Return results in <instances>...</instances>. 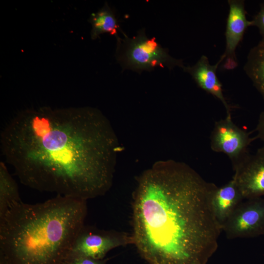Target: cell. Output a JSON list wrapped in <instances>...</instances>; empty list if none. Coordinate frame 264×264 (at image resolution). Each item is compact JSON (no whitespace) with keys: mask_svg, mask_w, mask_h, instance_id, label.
Wrapping results in <instances>:
<instances>
[{"mask_svg":"<svg viewBox=\"0 0 264 264\" xmlns=\"http://www.w3.org/2000/svg\"><path fill=\"white\" fill-rule=\"evenodd\" d=\"M224 60L222 55L216 64L211 65L207 57L202 55L194 65L184 66L183 69L192 77L199 87L219 99L226 110V116L231 117V108L224 96L222 85L216 72L218 66Z\"/></svg>","mask_w":264,"mask_h":264,"instance_id":"obj_10","label":"cell"},{"mask_svg":"<svg viewBox=\"0 0 264 264\" xmlns=\"http://www.w3.org/2000/svg\"><path fill=\"white\" fill-rule=\"evenodd\" d=\"M257 136L262 142V148L264 149V110L261 112L256 127Z\"/></svg>","mask_w":264,"mask_h":264,"instance_id":"obj_17","label":"cell"},{"mask_svg":"<svg viewBox=\"0 0 264 264\" xmlns=\"http://www.w3.org/2000/svg\"><path fill=\"white\" fill-rule=\"evenodd\" d=\"M89 22L92 27L90 36L92 40L104 33L115 36L116 39L119 38L120 26L114 13L107 2L97 12L91 15Z\"/></svg>","mask_w":264,"mask_h":264,"instance_id":"obj_13","label":"cell"},{"mask_svg":"<svg viewBox=\"0 0 264 264\" xmlns=\"http://www.w3.org/2000/svg\"><path fill=\"white\" fill-rule=\"evenodd\" d=\"M87 201L57 195L14 204L0 219V254L10 264H63L85 225Z\"/></svg>","mask_w":264,"mask_h":264,"instance_id":"obj_3","label":"cell"},{"mask_svg":"<svg viewBox=\"0 0 264 264\" xmlns=\"http://www.w3.org/2000/svg\"><path fill=\"white\" fill-rule=\"evenodd\" d=\"M129 244H133L131 234L85 224L77 234L66 261L79 257L102 260L112 249Z\"/></svg>","mask_w":264,"mask_h":264,"instance_id":"obj_5","label":"cell"},{"mask_svg":"<svg viewBox=\"0 0 264 264\" xmlns=\"http://www.w3.org/2000/svg\"><path fill=\"white\" fill-rule=\"evenodd\" d=\"M108 259L96 260L88 257H79L68 260L63 264H106Z\"/></svg>","mask_w":264,"mask_h":264,"instance_id":"obj_16","label":"cell"},{"mask_svg":"<svg viewBox=\"0 0 264 264\" xmlns=\"http://www.w3.org/2000/svg\"></svg>","mask_w":264,"mask_h":264,"instance_id":"obj_19","label":"cell"},{"mask_svg":"<svg viewBox=\"0 0 264 264\" xmlns=\"http://www.w3.org/2000/svg\"><path fill=\"white\" fill-rule=\"evenodd\" d=\"M18 185L3 162L0 163V219L15 204L21 202Z\"/></svg>","mask_w":264,"mask_h":264,"instance_id":"obj_14","label":"cell"},{"mask_svg":"<svg viewBox=\"0 0 264 264\" xmlns=\"http://www.w3.org/2000/svg\"><path fill=\"white\" fill-rule=\"evenodd\" d=\"M210 139L211 150L226 154L232 167L249 154L248 148L253 140L249 133L237 126L228 116L215 122Z\"/></svg>","mask_w":264,"mask_h":264,"instance_id":"obj_7","label":"cell"},{"mask_svg":"<svg viewBox=\"0 0 264 264\" xmlns=\"http://www.w3.org/2000/svg\"><path fill=\"white\" fill-rule=\"evenodd\" d=\"M0 264H10L1 254H0Z\"/></svg>","mask_w":264,"mask_h":264,"instance_id":"obj_18","label":"cell"},{"mask_svg":"<svg viewBox=\"0 0 264 264\" xmlns=\"http://www.w3.org/2000/svg\"><path fill=\"white\" fill-rule=\"evenodd\" d=\"M217 187L173 160L157 161L140 175L131 235L148 264H207L222 231L212 206Z\"/></svg>","mask_w":264,"mask_h":264,"instance_id":"obj_2","label":"cell"},{"mask_svg":"<svg viewBox=\"0 0 264 264\" xmlns=\"http://www.w3.org/2000/svg\"><path fill=\"white\" fill-rule=\"evenodd\" d=\"M244 70L264 99V40L250 50Z\"/></svg>","mask_w":264,"mask_h":264,"instance_id":"obj_12","label":"cell"},{"mask_svg":"<svg viewBox=\"0 0 264 264\" xmlns=\"http://www.w3.org/2000/svg\"><path fill=\"white\" fill-rule=\"evenodd\" d=\"M229 7L225 31L226 47L223 68L232 69L238 63L235 51L242 40L246 29L252 26V21L246 19L244 0H228Z\"/></svg>","mask_w":264,"mask_h":264,"instance_id":"obj_9","label":"cell"},{"mask_svg":"<svg viewBox=\"0 0 264 264\" xmlns=\"http://www.w3.org/2000/svg\"><path fill=\"white\" fill-rule=\"evenodd\" d=\"M1 152L23 185L87 200L112 184L118 142L91 107H41L18 113L0 135Z\"/></svg>","mask_w":264,"mask_h":264,"instance_id":"obj_1","label":"cell"},{"mask_svg":"<svg viewBox=\"0 0 264 264\" xmlns=\"http://www.w3.org/2000/svg\"><path fill=\"white\" fill-rule=\"evenodd\" d=\"M221 229L228 239L264 235V197L242 201Z\"/></svg>","mask_w":264,"mask_h":264,"instance_id":"obj_6","label":"cell"},{"mask_svg":"<svg viewBox=\"0 0 264 264\" xmlns=\"http://www.w3.org/2000/svg\"><path fill=\"white\" fill-rule=\"evenodd\" d=\"M233 177L244 199L264 197V149L248 154L233 167Z\"/></svg>","mask_w":264,"mask_h":264,"instance_id":"obj_8","label":"cell"},{"mask_svg":"<svg viewBox=\"0 0 264 264\" xmlns=\"http://www.w3.org/2000/svg\"><path fill=\"white\" fill-rule=\"evenodd\" d=\"M116 58L123 70L131 69L137 72L151 71L156 67L172 69L176 66H185L183 61L170 56L166 48H163L153 37L149 38L144 29L137 35L124 39H117Z\"/></svg>","mask_w":264,"mask_h":264,"instance_id":"obj_4","label":"cell"},{"mask_svg":"<svg viewBox=\"0 0 264 264\" xmlns=\"http://www.w3.org/2000/svg\"><path fill=\"white\" fill-rule=\"evenodd\" d=\"M251 21L252 26H256L258 28L262 37V40H264V2L261 6L259 12Z\"/></svg>","mask_w":264,"mask_h":264,"instance_id":"obj_15","label":"cell"},{"mask_svg":"<svg viewBox=\"0 0 264 264\" xmlns=\"http://www.w3.org/2000/svg\"><path fill=\"white\" fill-rule=\"evenodd\" d=\"M243 199V196L233 177L226 184L217 187L213 195L212 206L221 227Z\"/></svg>","mask_w":264,"mask_h":264,"instance_id":"obj_11","label":"cell"}]
</instances>
